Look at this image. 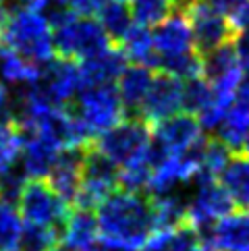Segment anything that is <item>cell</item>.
I'll return each mask as SVG.
<instances>
[{
  "label": "cell",
  "mask_w": 249,
  "mask_h": 251,
  "mask_svg": "<svg viewBox=\"0 0 249 251\" xmlns=\"http://www.w3.org/2000/svg\"><path fill=\"white\" fill-rule=\"evenodd\" d=\"M100 224V241L141 251L156 230L152 197L135 191H114L96 210Z\"/></svg>",
  "instance_id": "1"
},
{
  "label": "cell",
  "mask_w": 249,
  "mask_h": 251,
  "mask_svg": "<svg viewBox=\"0 0 249 251\" xmlns=\"http://www.w3.org/2000/svg\"><path fill=\"white\" fill-rule=\"evenodd\" d=\"M0 42L38 67L48 65L58 56L52 23L44 13L29 6L6 8L0 25Z\"/></svg>",
  "instance_id": "2"
},
{
  "label": "cell",
  "mask_w": 249,
  "mask_h": 251,
  "mask_svg": "<svg viewBox=\"0 0 249 251\" xmlns=\"http://www.w3.org/2000/svg\"><path fill=\"white\" fill-rule=\"evenodd\" d=\"M152 139H154L152 125L135 114L131 119H123L112 129L104 131L94 141V146L106 158H110L119 168H127V166L149 160Z\"/></svg>",
  "instance_id": "3"
},
{
  "label": "cell",
  "mask_w": 249,
  "mask_h": 251,
  "mask_svg": "<svg viewBox=\"0 0 249 251\" xmlns=\"http://www.w3.org/2000/svg\"><path fill=\"white\" fill-rule=\"evenodd\" d=\"M77 119L85 125L92 137H100L104 131L112 129L124 119L123 98L117 89V83H100V85H83L75 100L69 104Z\"/></svg>",
  "instance_id": "4"
},
{
  "label": "cell",
  "mask_w": 249,
  "mask_h": 251,
  "mask_svg": "<svg viewBox=\"0 0 249 251\" xmlns=\"http://www.w3.org/2000/svg\"><path fill=\"white\" fill-rule=\"evenodd\" d=\"M56 54L75 62H83L112 46V40L104 31L102 23L87 15H69L54 25Z\"/></svg>",
  "instance_id": "5"
},
{
  "label": "cell",
  "mask_w": 249,
  "mask_h": 251,
  "mask_svg": "<svg viewBox=\"0 0 249 251\" xmlns=\"http://www.w3.org/2000/svg\"><path fill=\"white\" fill-rule=\"evenodd\" d=\"M17 205H19L25 224L48 226L56 230H62L71 210H73V205L52 187L48 178H29L23 185Z\"/></svg>",
  "instance_id": "6"
},
{
  "label": "cell",
  "mask_w": 249,
  "mask_h": 251,
  "mask_svg": "<svg viewBox=\"0 0 249 251\" xmlns=\"http://www.w3.org/2000/svg\"><path fill=\"white\" fill-rule=\"evenodd\" d=\"M154 139L149 150L152 168L171 156H183L206 139L203 137V125L191 112H176L168 119L160 121L152 127Z\"/></svg>",
  "instance_id": "7"
},
{
  "label": "cell",
  "mask_w": 249,
  "mask_h": 251,
  "mask_svg": "<svg viewBox=\"0 0 249 251\" xmlns=\"http://www.w3.org/2000/svg\"><path fill=\"white\" fill-rule=\"evenodd\" d=\"M121 168L106 158L94 143L85 150L83 160V181L73 200V208L79 210H98L106 197H110L119 187Z\"/></svg>",
  "instance_id": "8"
},
{
  "label": "cell",
  "mask_w": 249,
  "mask_h": 251,
  "mask_svg": "<svg viewBox=\"0 0 249 251\" xmlns=\"http://www.w3.org/2000/svg\"><path fill=\"white\" fill-rule=\"evenodd\" d=\"M193 191L187 197V216L185 224H189L201 235L212 224H216L220 218L228 216L233 212L235 203L224 191L220 181L212 176H198L193 181Z\"/></svg>",
  "instance_id": "9"
},
{
  "label": "cell",
  "mask_w": 249,
  "mask_h": 251,
  "mask_svg": "<svg viewBox=\"0 0 249 251\" xmlns=\"http://www.w3.org/2000/svg\"><path fill=\"white\" fill-rule=\"evenodd\" d=\"M183 11L191 23L195 46L201 54L235 40L237 31L230 23L228 13H224L212 0H191Z\"/></svg>",
  "instance_id": "10"
},
{
  "label": "cell",
  "mask_w": 249,
  "mask_h": 251,
  "mask_svg": "<svg viewBox=\"0 0 249 251\" xmlns=\"http://www.w3.org/2000/svg\"><path fill=\"white\" fill-rule=\"evenodd\" d=\"M183 94H185L183 79L171 73H164V71H158L137 116H141L146 123L154 127L160 121L183 110Z\"/></svg>",
  "instance_id": "11"
},
{
  "label": "cell",
  "mask_w": 249,
  "mask_h": 251,
  "mask_svg": "<svg viewBox=\"0 0 249 251\" xmlns=\"http://www.w3.org/2000/svg\"><path fill=\"white\" fill-rule=\"evenodd\" d=\"M62 151H65V148L56 139L46 135V133H40V131L23 133L21 166L25 170V175L29 178H48Z\"/></svg>",
  "instance_id": "12"
},
{
  "label": "cell",
  "mask_w": 249,
  "mask_h": 251,
  "mask_svg": "<svg viewBox=\"0 0 249 251\" xmlns=\"http://www.w3.org/2000/svg\"><path fill=\"white\" fill-rule=\"evenodd\" d=\"M154 44H156V52H158V62L162 58L183 56V54H189V52H199L198 46H195L191 23L187 19L185 11L181 13L179 8L156 27Z\"/></svg>",
  "instance_id": "13"
},
{
  "label": "cell",
  "mask_w": 249,
  "mask_h": 251,
  "mask_svg": "<svg viewBox=\"0 0 249 251\" xmlns=\"http://www.w3.org/2000/svg\"><path fill=\"white\" fill-rule=\"evenodd\" d=\"M201 239L212 251H243L249 249V210L230 212L216 224L201 232Z\"/></svg>",
  "instance_id": "14"
},
{
  "label": "cell",
  "mask_w": 249,
  "mask_h": 251,
  "mask_svg": "<svg viewBox=\"0 0 249 251\" xmlns=\"http://www.w3.org/2000/svg\"><path fill=\"white\" fill-rule=\"evenodd\" d=\"M62 245L71 251H96L100 243V224L92 210L73 208L60 230Z\"/></svg>",
  "instance_id": "15"
},
{
  "label": "cell",
  "mask_w": 249,
  "mask_h": 251,
  "mask_svg": "<svg viewBox=\"0 0 249 251\" xmlns=\"http://www.w3.org/2000/svg\"><path fill=\"white\" fill-rule=\"evenodd\" d=\"M85 150L87 148H69L60 154L56 160L54 168L48 176L52 187L65 197V200L73 205V200L81 187L83 181V160H85Z\"/></svg>",
  "instance_id": "16"
},
{
  "label": "cell",
  "mask_w": 249,
  "mask_h": 251,
  "mask_svg": "<svg viewBox=\"0 0 249 251\" xmlns=\"http://www.w3.org/2000/svg\"><path fill=\"white\" fill-rule=\"evenodd\" d=\"M81 67L83 85H100V83H117L119 77L129 67V56L119 46H110L92 58L79 62Z\"/></svg>",
  "instance_id": "17"
},
{
  "label": "cell",
  "mask_w": 249,
  "mask_h": 251,
  "mask_svg": "<svg viewBox=\"0 0 249 251\" xmlns=\"http://www.w3.org/2000/svg\"><path fill=\"white\" fill-rule=\"evenodd\" d=\"M218 181L233 200L235 208L249 210V156L235 151L218 175Z\"/></svg>",
  "instance_id": "18"
},
{
  "label": "cell",
  "mask_w": 249,
  "mask_h": 251,
  "mask_svg": "<svg viewBox=\"0 0 249 251\" xmlns=\"http://www.w3.org/2000/svg\"><path fill=\"white\" fill-rule=\"evenodd\" d=\"M154 75H156L154 69L144 67V65H131L124 69V73L117 81V89L123 98V104L127 108V112H135V114L139 112L149 87H152Z\"/></svg>",
  "instance_id": "19"
},
{
  "label": "cell",
  "mask_w": 249,
  "mask_h": 251,
  "mask_svg": "<svg viewBox=\"0 0 249 251\" xmlns=\"http://www.w3.org/2000/svg\"><path fill=\"white\" fill-rule=\"evenodd\" d=\"M214 133L233 151H241L243 143L249 135V104L235 100V104L224 112Z\"/></svg>",
  "instance_id": "20"
},
{
  "label": "cell",
  "mask_w": 249,
  "mask_h": 251,
  "mask_svg": "<svg viewBox=\"0 0 249 251\" xmlns=\"http://www.w3.org/2000/svg\"><path fill=\"white\" fill-rule=\"evenodd\" d=\"M121 48L124 50V54L129 56L133 65L158 69V52L154 44V33L149 31V27L135 23L131 27V31L127 33V38L123 40Z\"/></svg>",
  "instance_id": "21"
},
{
  "label": "cell",
  "mask_w": 249,
  "mask_h": 251,
  "mask_svg": "<svg viewBox=\"0 0 249 251\" xmlns=\"http://www.w3.org/2000/svg\"><path fill=\"white\" fill-rule=\"evenodd\" d=\"M96 19L102 23V27L108 33L112 44L114 42L123 44V40L127 38V33L131 31V27L135 25L129 0H108V2L102 6V11L96 15Z\"/></svg>",
  "instance_id": "22"
},
{
  "label": "cell",
  "mask_w": 249,
  "mask_h": 251,
  "mask_svg": "<svg viewBox=\"0 0 249 251\" xmlns=\"http://www.w3.org/2000/svg\"><path fill=\"white\" fill-rule=\"evenodd\" d=\"M25 220L17 201L0 197V251H19Z\"/></svg>",
  "instance_id": "23"
},
{
  "label": "cell",
  "mask_w": 249,
  "mask_h": 251,
  "mask_svg": "<svg viewBox=\"0 0 249 251\" xmlns=\"http://www.w3.org/2000/svg\"><path fill=\"white\" fill-rule=\"evenodd\" d=\"M129 6L133 13V21L144 27H158L176 11V4L173 0H129Z\"/></svg>",
  "instance_id": "24"
},
{
  "label": "cell",
  "mask_w": 249,
  "mask_h": 251,
  "mask_svg": "<svg viewBox=\"0 0 249 251\" xmlns=\"http://www.w3.org/2000/svg\"><path fill=\"white\" fill-rule=\"evenodd\" d=\"M23 133L15 123L0 125V176L21 160Z\"/></svg>",
  "instance_id": "25"
},
{
  "label": "cell",
  "mask_w": 249,
  "mask_h": 251,
  "mask_svg": "<svg viewBox=\"0 0 249 251\" xmlns=\"http://www.w3.org/2000/svg\"><path fill=\"white\" fill-rule=\"evenodd\" d=\"M15 123V94L6 83L0 81V125Z\"/></svg>",
  "instance_id": "26"
},
{
  "label": "cell",
  "mask_w": 249,
  "mask_h": 251,
  "mask_svg": "<svg viewBox=\"0 0 249 251\" xmlns=\"http://www.w3.org/2000/svg\"><path fill=\"white\" fill-rule=\"evenodd\" d=\"M71 11L77 13V15H87V17H94L102 11V6L108 2V0H67Z\"/></svg>",
  "instance_id": "27"
},
{
  "label": "cell",
  "mask_w": 249,
  "mask_h": 251,
  "mask_svg": "<svg viewBox=\"0 0 249 251\" xmlns=\"http://www.w3.org/2000/svg\"><path fill=\"white\" fill-rule=\"evenodd\" d=\"M235 48H237L239 60H241V67L249 71V29L239 31L235 35Z\"/></svg>",
  "instance_id": "28"
},
{
  "label": "cell",
  "mask_w": 249,
  "mask_h": 251,
  "mask_svg": "<svg viewBox=\"0 0 249 251\" xmlns=\"http://www.w3.org/2000/svg\"><path fill=\"white\" fill-rule=\"evenodd\" d=\"M214 4H218L222 11L224 13H233L235 8H239V6H243V4H247L249 0H212Z\"/></svg>",
  "instance_id": "29"
},
{
  "label": "cell",
  "mask_w": 249,
  "mask_h": 251,
  "mask_svg": "<svg viewBox=\"0 0 249 251\" xmlns=\"http://www.w3.org/2000/svg\"><path fill=\"white\" fill-rule=\"evenodd\" d=\"M173 2L176 4V8H185L187 4H189V2H191V0H173Z\"/></svg>",
  "instance_id": "30"
},
{
  "label": "cell",
  "mask_w": 249,
  "mask_h": 251,
  "mask_svg": "<svg viewBox=\"0 0 249 251\" xmlns=\"http://www.w3.org/2000/svg\"><path fill=\"white\" fill-rule=\"evenodd\" d=\"M241 151H243L245 156H249V135H247V139H245V143H243V150H241Z\"/></svg>",
  "instance_id": "31"
},
{
  "label": "cell",
  "mask_w": 249,
  "mask_h": 251,
  "mask_svg": "<svg viewBox=\"0 0 249 251\" xmlns=\"http://www.w3.org/2000/svg\"><path fill=\"white\" fill-rule=\"evenodd\" d=\"M48 251H71V249H67L65 245H62V247H60V245H54V247H52V249H48Z\"/></svg>",
  "instance_id": "32"
},
{
  "label": "cell",
  "mask_w": 249,
  "mask_h": 251,
  "mask_svg": "<svg viewBox=\"0 0 249 251\" xmlns=\"http://www.w3.org/2000/svg\"><path fill=\"white\" fill-rule=\"evenodd\" d=\"M4 2H6V0H0V15H2V13L6 11V8H4Z\"/></svg>",
  "instance_id": "33"
},
{
  "label": "cell",
  "mask_w": 249,
  "mask_h": 251,
  "mask_svg": "<svg viewBox=\"0 0 249 251\" xmlns=\"http://www.w3.org/2000/svg\"><path fill=\"white\" fill-rule=\"evenodd\" d=\"M96 251H100V247H98V249H96Z\"/></svg>",
  "instance_id": "34"
}]
</instances>
